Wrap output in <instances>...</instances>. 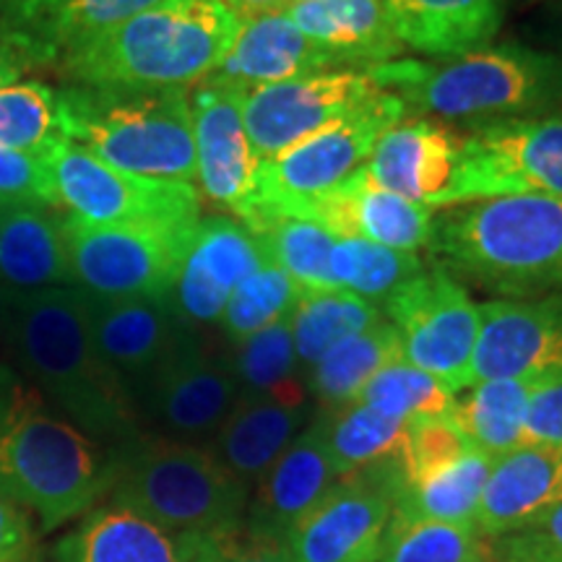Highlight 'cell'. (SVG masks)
I'll return each instance as SVG.
<instances>
[{
  "instance_id": "cell-1",
  "label": "cell",
  "mask_w": 562,
  "mask_h": 562,
  "mask_svg": "<svg viewBox=\"0 0 562 562\" xmlns=\"http://www.w3.org/2000/svg\"><path fill=\"white\" fill-rule=\"evenodd\" d=\"M117 448L83 435L11 362H0V495L55 531L83 518L117 480Z\"/></svg>"
},
{
  "instance_id": "cell-2",
  "label": "cell",
  "mask_w": 562,
  "mask_h": 562,
  "mask_svg": "<svg viewBox=\"0 0 562 562\" xmlns=\"http://www.w3.org/2000/svg\"><path fill=\"white\" fill-rule=\"evenodd\" d=\"M5 349L19 375L91 440L123 448L144 435L131 398L97 355L79 286L16 297Z\"/></svg>"
},
{
  "instance_id": "cell-3",
  "label": "cell",
  "mask_w": 562,
  "mask_h": 562,
  "mask_svg": "<svg viewBox=\"0 0 562 562\" xmlns=\"http://www.w3.org/2000/svg\"><path fill=\"white\" fill-rule=\"evenodd\" d=\"M237 30L222 0H167L81 42L55 74L83 87L188 89L220 68Z\"/></svg>"
},
{
  "instance_id": "cell-4",
  "label": "cell",
  "mask_w": 562,
  "mask_h": 562,
  "mask_svg": "<svg viewBox=\"0 0 562 562\" xmlns=\"http://www.w3.org/2000/svg\"><path fill=\"white\" fill-rule=\"evenodd\" d=\"M406 110L442 121L490 125L562 110V55L505 42L442 63L393 60L370 66Z\"/></svg>"
},
{
  "instance_id": "cell-5",
  "label": "cell",
  "mask_w": 562,
  "mask_h": 562,
  "mask_svg": "<svg viewBox=\"0 0 562 562\" xmlns=\"http://www.w3.org/2000/svg\"><path fill=\"white\" fill-rule=\"evenodd\" d=\"M442 269L501 297L562 292V199L501 195L461 203L435 220Z\"/></svg>"
},
{
  "instance_id": "cell-6",
  "label": "cell",
  "mask_w": 562,
  "mask_h": 562,
  "mask_svg": "<svg viewBox=\"0 0 562 562\" xmlns=\"http://www.w3.org/2000/svg\"><path fill=\"white\" fill-rule=\"evenodd\" d=\"M63 140L138 178L195 180L193 110L188 89L66 83L58 89Z\"/></svg>"
},
{
  "instance_id": "cell-7",
  "label": "cell",
  "mask_w": 562,
  "mask_h": 562,
  "mask_svg": "<svg viewBox=\"0 0 562 562\" xmlns=\"http://www.w3.org/2000/svg\"><path fill=\"white\" fill-rule=\"evenodd\" d=\"M110 503L136 513L170 537L235 529L245 521L250 487L209 446L138 435L117 448Z\"/></svg>"
},
{
  "instance_id": "cell-8",
  "label": "cell",
  "mask_w": 562,
  "mask_h": 562,
  "mask_svg": "<svg viewBox=\"0 0 562 562\" xmlns=\"http://www.w3.org/2000/svg\"><path fill=\"white\" fill-rule=\"evenodd\" d=\"M406 112L409 110L402 97L381 91L341 121L297 140L273 159L261 161L256 206L250 220L243 224H252L269 214H286L300 203L331 191L368 165L378 138L402 123Z\"/></svg>"
},
{
  "instance_id": "cell-9",
  "label": "cell",
  "mask_w": 562,
  "mask_h": 562,
  "mask_svg": "<svg viewBox=\"0 0 562 562\" xmlns=\"http://www.w3.org/2000/svg\"><path fill=\"white\" fill-rule=\"evenodd\" d=\"M50 167L60 209L83 224L154 227L201 220L195 186L115 170L70 140L53 146Z\"/></svg>"
},
{
  "instance_id": "cell-10",
  "label": "cell",
  "mask_w": 562,
  "mask_h": 562,
  "mask_svg": "<svg viewBox=\"0 0 562 562\" xmlns=\"http://www.w3.org/2000/svg\"><path fill=\"white\" fill-rule=\"evenodd\" d=\"M199 222L97 227L66 214L74 286L89 297H167Z\"/></svg>"
},
{
  "instance_id": "cell-11",
  "label": "cell",
  "mask_w": 562,
  "mask_h": 562,
  "mask_svg": "<svg viewBox=\"0 0 562 562\" xmlns=\"http://www.w3.org/2000/svg\"><path fill=\"white\" fill-rule=\"evenodd\" d=\"M562 199V110L490 125H474L463 149L448 206L501 199Z\"/></svg>"
},
{
  "instance_id": "cell-12",
  "label": "cell",
  "mask_w": 562,
  "mask_h": 562,
  "mask_svg": "<svg viewBox=\"0 0 562 562\" xmlns=\"http://www.w3.org/2000/svg\"><path fill=\"white\" fill-rule=\"evenodd\" d=\"M385 313L402 336L404 360L430 372L453 393L472 385L480 339V305L442 266L422 269L385 300Z\"/></svg>"
},
{
  "instance_id": "cell-13",
  "label": "cell",
  "mask_w": 562,
  "mask_h": 562,
  "mask_svg": "<svg viewBox=\"0 0 562 562\" xmlns=\"http://www.w3.org/2000/svg\"><path fill=\"white\" fill-rule=\"evenodd\" d=\"M404 487L398 459L339 476L286 533L294 562H375Z\"/></svg>"
},
{
  "instance_id": "cell-14",
  "label": "cell",
  "mask_w": 562,
  "mask_h": 562,
  "mask_svg": "<svg viewBox=\"0 0 562 562\" xmlns=\"http://www.w3.org/2000/svg\"><path fill=\"white\" fill-rule=\"evenodd\" d=\"M237 398L240 391L229 357L214 355L199 328L182 323L172 349L146 385L138 417H149L161 438L203 446L214 440Z\"/></svg>"
},
{
  "instance_id": "cell-15",
  "label": "cell",
  "mask_w": 562,
  "mask_h": 562,
  "mask_svg": "<svg viewBox=\"0 0 562 562\" xmlns=\"http://www.w3.org/2000/svg\"><path fill=\"white\" fill-rule=\"evenodd\" d=\"M372 68H334L302 79L245 89L243 121L258 159H273L378 97Z\"/></svg>"
},
{
  "instance_id": "cell-16",
  "label": "cell",
  "mask_w": 562,
  "mask_h": 562,
  "mask_svg": "<svg viewBox=\"0 0 562 562\" xmlns=\"http://www.w3.org/2000/svg\"><path fill=\"white\" fill-rule=\"evenodd\" d=\"M245 89L229 83L201 81L193 91V138H195V182L201 193L248 222L256 206L258 159L243 121Z\"/></svg>"
},
{
  "instance_id": "cell-17",
  "label": "cell",
  "mask_w": 562,
  "mask_h": 562,
  "mask_svg": "<svg viewBox=\"0 0 562 562\" xmlns=\"http://www.w3.org/2000/svg\"><path fill=\"white\" fill-rule=\"evenodd\" d=\"M472 385L492 378L562 381V292L480 305Z\"/></svg>"
},
{
  "instance_id": "cell-18",
  "label": "cell",
  "mask_w": 562,
  "mask_h": 562,
  "mask_svg": "<svg viewBox=\"0 0 562 562\" xmlns=\"http://www.w3.org/2000/svg\"><path fill=\"white\" fill-rule=\"evenodd\" d=\"M263 261L261 243L243 222L201 216L167 300L188 326L220 323L232 292L261 269Z\"/></svg>"
},
{
  "instance_id": "cell-19",
  "label": "cell",
  "mask_w": 562,
  "mask_h": 562,
  "mask_svg": "<svg viewBox=\"0 0 562 562\" xmlns=\"http://www.w3.org/2000/svg\"><path fill=\"white\" fill-rule=\"evenodd\" d=\"M89 331L97 355L138 414L146 385L172 349L182 323L167 297H89Z\"/></svg>"
},
{
  "instance_id": "cell-20",
  "label": "cell",
  "mask_w": 562,
  "mask_h": 562,
  "mask_svg": "<svg viewBox=\"0 0 562 562\" xmlns=\"http://www.w3.org/2000/svg\"><path fill=\"white\" fill-rule=\"evenodd\" d=\"M167 0H0V45L30 70H58L70 50Z\"/></svg>"
},
{
  "instance_id": "cell-21",
  "label": "cell",
  "mask_w": 562,
  "mask_h": 562,
  "mask_svg": "<svg viewBox=\"0 0 562 562\" xmlns=\"http://www.w3.org/2000/svg\"><path fill=\"white\" fill-rule=\"evenodd\" d=\"M281 216H297L336 237H362L393 250L417 252L432 243V209L385 191L360 167L355 175Z\"/></svg>"
},
{
  "instance_id": "cell-22",
  "label": "cell",
  "mask_w": 562,
  "mask_h": 562,
  "mask_svg": "<svg viewBox=\"0 0 562 562\" xmlns=\"http://www.w3.org/2000/svg\"><path fill=\"white\" fill-rule=\"evenodd\" d=\"M336 480L339 476L326 446V417L323 412H315L305 430L250 492L245 529L271 542H286V533L331 490Z\"/></svg>"
},
{
  "instance_id": "cell-23",
  "label": "cell",
  "mask_w": 562,
  "mask_h": 562,
  "mask_svg": "<svg viewBox=\"0 0 562 562\" xmlns=\"http://www.w3.org/2000/svg\"><path fill=\"white\" fill-rule=\"evenodd\" d=\"M463 136L438 121H402L378 138L364 170L385 191L419 206H448Z\"/></svg>"
},
{
  "instance_id": "cell-24",
  "label": "cell",
  "mask_w": 562,
  "mask_h": 562,
  "mask_svg": "<svg viewBox=\"0 0 562 562\" xmlns=\"http://www.w3.org/2000/svg\"><path fill=\"white\" fill-rule=\"evenodd\" d=\"M560 503L562 448L524 442L492 461L474 526L484 539L505 537L533 524Z\"/></svg>"
},
{
  "instance_id": "cell-25",
  "label": "cell",
  "mask_w": 562,
  "mask_h": 562,
  "mask_svg": "<svg viewBox=\"0 0 562 562\" xmlns=\"http://www.w3.org/2000/svg\"><path fill=\"white\" fill-rule=\"evenodd\" d=\"M341 68L331 53L307 40L284 13L240 21L235 42L206 81L256 89Z\"/></svg>"
},
{
  "instance_id": "cell-26",
  "label": "cell",
  "mask_w": 562,
  "mask_h": 562,
  "mask_svg": "<svg viewBox=\"0 0 562 562\" xmlns=\"http://www.w3.org/2000/svg\"><path fill=\"white\" fill-rule=\"evenodd\" d=\"M0 286L16 297L74 286L66 211L45 203L0 206Z\"/></svg>"
},
{
  "instance_id": "cell-27",
  "label": "cell",
  "mask_w": 562,
  "mask_h": 562,
  "mask_svg": "<svg viewBox=\"0 0 562 562\" xmlns=\"http://www.w3.org/2000/svg\"><path fill=\"white\" fill-rule=\"evenodd\" d=\"M385 13L404 50L448 60L490 47L505 0H385Z\"/></svg>"
},
{
  "instance_id": "cell-28",
  "label": "cell",
  "mask_w": 562,
  "mask_h": 562,
  "mask_svg": "<svg viewBox=\"0 0 562 562\" xmlns=\"http://www.w3.org/2000/svg\"><path fill=\"white\" fill-rule=\"evenodd\" d=\"M284 16L339 66H383L406 53L389 24L385 0H294Z\"/></svg>"
},
{
  "instance_id": "cell-29",
  "label": "cell",
  "mask_w": 562,
  "mask_h": 562,
  "mask_svg": "<svg viewBox=\"0 0 562 562\" xmlns=\"http://www.w3.org/2000/svg\"><path fill=\"white\" fill-rule=\"evenodd\" d=\"M315 409L284 398H237L209 451L252 490L277 463L290 442L305 430Z\"/></svg>"
},
{
  "instance_id": "cell-30",
  "label": "cell",
  "mask_w": 562,
  "mask_h": 562,
  "mask_svg": "<svg viewBox=\"0 0 562 562\" xmlns=\"http://www.w3.org/2000/svg\"><path fill=\"white\" fill-rule=\"evenodd\" d=\"M55 562H180L170 533L121 505H97L55 544Z\"/></svg>"
},
{
  "instance_id": "cell-31",
  "label": "cell",
  "mask_w": 562,
  "mask_h": 562,
  "mask_svg": "<svg viewBox=\"0 0 562 562\" xmlns=\"http://www.w3.org/2000/svg\"><path fill=\"white\" fill-rule=\"evenodd\" d=\"M404 360L402 336L391 321H378L375 326L349 336L336 344L305 372L307 393L321 404V409H339L355 404L372 375L385 364Z\"/></svg>"
},
{
  "instance_id": "cell-32",
  "label": "cell",
  "mask_w": 562,
  "mask_h": 562,
  "mask_svg": "<svg viewBox=\"0 0 562 562\" xmlns=\"http://www.w3.org/2000/svg\"><path fill=\"white\" fill-rule=\"evenodd\" d=\"M544 378H492L469 385L463 402L456 404L451 417L467 432L474 448L492 459L524 446L526 412Z\"/></svg>"
},
{
  "instance_id": "cell-33",
  "label": "cell",
  "mask_w": 562,
  "mask_h": 562,
  "mask_svg": "<svg viewBox=\"0 0 562 562\" xmlns=\"http://www.w3.org/2000/svg\"><path fill=\"white\" fill-rule=\"evenodd\" d=\"M240 398L307 402L305 372L300 370L290 318L271 323L248 339L232 344L229 355Z\"/></svg>"
},
{
  "instance_id": "cell-34",
  "label": "cell",
  "mask_w": 562,
  "mask_h": 562,
  "mask_svg": "<svg viewBox=\"0 0 562 562\" xmlns=\"http://www.w3.org/2000/svg\"><path fill=\"white\" fill-rule=\"evenodd\" d=\"M383 321L381 307L344 290L302 292L290 313V331L300 370L307 372L326 351Z\"/></svg>"
},
{
  "instance_id": "cell-35",
  "label": "cell",
  "mask_w": 562,
  "mask_h": 562,
  "mask_svg": "<svg viewBox=\"0 0 562 562\" xmlns=\"http://www.w3.org/2000/svg\"><path fill=\"white\" fill-rule=\"evenodd\" d=\"M321 412L326 417V446L336 476L355 474L402 456L406 419L389 417L360 402Z\"/></svg>"
},
{
  "instance_id": "cell-36",
  "label": "cell",
  "mask_w": 562,
  "mask_h": 562,
  "mask_svg": "<svg viewBox=\"0 0 562 562\" xmlns=\"http://www.w3.org/2000/svg\"><path fill=\"white\" fill-rule=\"evenodd\" d=\"M245 227L258 237L266 256L290 273L302 292L334 290L328 258H331L336 235L326 227L281 214L261 216Z\"/></svg>"
},
{
  "instance_id": "cell-37",
  "label": "cell",
  "mask_w": 562,
  "mask_h": 562,
  "mask_svg": "<svg viewBox=\"0 0 562 562\" xmlns=\"http://www.w3.org/2000/svg\"><path fill=\"white\" fill-rule=\"evenodd\" d=\"M422 269L425 266L417 252L393 250L362 237H336L328 258L334 290L351 292L372 305H385V300Z\"/></svg>"
},
{
  "instance_id": "cell-38",
  "label": "cell",
  "mask_w": 562,
  "mask_h": 562,
  "mask_svg": "<svg viewBox=\"0 0 562 562\" xmlns=\"http://www.w3.org/2000/svg\"><path fill=\"white\" fill-rule=\"evenodd\" d=\"M492 461H495L492 456L474 448L467 459H461L453 469L435 480L422 482L417 487H402L396 510L427 518V521L474 526Z\"/></svg>"
},
{
  "instance_id": "cell-39",
  "label": "cell",
  "mask_w": 562,
  "mask_h": 562,
  "mask_svg": "<svg viewBox=\"0 0 562 562\" xmlns=\"http://www.w3.org/2000/svg\"><path fill=\"white\" fill-rule=\"evenodd\" d=\"M375 562H487V539L476 526L427 521L393 510Z\"/></svg>"
},
{
  "instance_id": "cell-40",
  "label": "cell",
  "mask_w": 562,
  "mask_h": 562,
  "mask_svg": "<svg viewBox=\"0 0 562 562\" xmlns=\"http://www.w3.org/2000/svg\"><path fill=\"white\" fill-rule=\"evenodd\" d=\"M302 290L281 266L266 256V261L256 273L232 292L224 307L220 328L229 344H237L258 334L271 323L290 318L292 307L297 305Z\"/></svg>"
},
{
  "instance_id": "cell-41",
  "label": "cell",
  "mask_w": 562,
  "mask_h": 562,
  "mask_svg": "<svg viewBox=\"0 0 562 562\" xmlns=\"http://www.w3.org/2000/svg\"><path fill=\"white\" fill-rule=\"evenodd\" d=\"M357 402L389 414V417L409 422L417 417H448L456 412L459 398L430 372L398 360L372 375Z\"/></svg>"
},
{
  "instance_id": "cell-42",
  "label": "cell",
  "mask_w": 562,
  "mask_h": 562,
  "mask_svg": "<svg viewBox=\"0 0 562 562\" xmlns=\"http://www.w3.org/2000/svg\"><path fill=\"white\" fill-rule=\"evenodd\" d=\"M63 140L58 89L37 79H21L0 89V146L50 149Z\"/></svg>"
},
{
  "instance_id": "cell-43",
  "label": "cell",
  "mask_w": 562,
  "mask_h": 562,
  "mask_svg": "<svg viewBox=\"0 0 562 562\" xmlns=\"http://www.w3.org/2000/svg\"><path fill=\"white\" fill-rule=\"evenodd\" d=\"M474 451L472 440L451 414L448 417H417L406 422V440L398 456L404 487L430 482Z\"/></svg>"
},
{
  "instance_id": "cell-44",
  "label": "cell",
  "mask_w": 562,
  "mask_h": 562,
  "mask_svg": "<svg viewBox=\"0 0 562 562\" xmlns=\"http://www.w3.org/2000/svg\"><path fill=\"white\" fill-rule=\"evenodd\" d=\"M172 542L180 562H294L284 542L256 537L245 521L235 529L186 533Z\"/></svg>"
},
{
  "instance_id": "cell-45",
  "label": "cell",
  "mask_w": 562,
  "mask_h": 562,
  "mask_svg": "<svg viewBox=\"0 0 562 562\" xmlns=\"http://www.w3.org/2000/svg\"><path fill=\"white\" fill-rule=\"evenodd\" d=\"M50 149H3L0 146V206L5 203H45V206L60 209L58 193H55Z\"/></svg>"
},
{
  "instance_id": "cell-46",
  "label": "cell",
  "mask_w": 562,
  "mask_h": 562,
  "mask_svg": "<svg viewBox=\"0 0 562 562\" xmlns=\"http://www.w3.org/2000/svg\"><path fill=\"white\" fill-rule=\"evenodd\" d=\"M487 562H562V503L524 529L487 539Z\"/></svg>"
},
{
  "instance_id": "cell-47",
  "label": "cell",
  "mask_w": 562,
  "mask_h": 562,
  "mask_svg": "<svg viewBox=\"0 0 562 562\" xmlns=\"http://www.w3.org/2000/svg\"><path fill=\"white\" fill-rule=\"evenodd\" d=\"M526 442L562 448V381H550L533 393L526 412Z\"/></svg>"
},
{
  "instance_id": "cell-48",
  "label": "cell",
  "mask_w": 562,
  "mask_h": 562,
  "mask_svg": "<svg viewBox=\"0 0 562 562\" xmlns=\"http://www.w3.org/2000/svg\"><path fill=\"white\" fill-rule=\"evenodd\" d=\"M32 552L34 531L30 516L0 495V562L32 560Z\"/></svg>"
},
{
  "instance_id": "cell-49",
  "label": "cell",
  "mask_w": 562,
  "mask_h": 562,
  "mask_svg": "<svg viewBox=\"0 0 562 562\" xmlns=\"http://www.w3.org/2000/svg\"><path fill=\"white\" fill-rule=\"evenodd\" d=\"M227 9L235 13L237 19H256L266 16V13H284L294 0H222Z\"/></svg>"
},
{
  "instance_id": "cell-50",
  "label": "cell",
  "mask_w": 562,
  "mask_h": 562,
  "mask_svg": "<svg viewBox=\"0 0 562 562\" xmlns=\"http://www.w3.org/2000/svg\"><path fill=\"white\" fill-rule=\"evenodd\" d=\"M24 74H30L26 63L21 60L19 55H13L9 47L0 45V89L9 87L13 81H21L24 79Z\"/></svg>"
},
{
  "instance_id": "cell-51",
  "label": "cell",
  "mask_w": 562,
  "mask_h": 562,
  "mask_svg": "<svg viewBox=\"0 0 562 562\" xmlns=\"http://www.w3.org/2000/svg\"><path fill=\"white\" fill-rule=\"evenodd\" d=\"M539 40L550 42V45L562 50V0H554L550 9L544 11V26L539 32Z\"/></svg>"
},
{
  "instance_id": "cell-52",
  "label": "cell",
  "mask_w": 562,
  "mask_h": 562,
  "mask_svg": "<svg viewBox=\"0 0 562 562\" xmlns=\"http://www.w3.org/2000/svg\"><path fill=\"white\" fill-rule=\"evenodd\" d=\"M13 302H16V294L5 290V286H0V347H5V336H9Z\"/></svg>"
},
{
  "instance_id": "cell-53",
  "label": "cell",
  "mask_w": 562,
  "mask_h": 562,
  "mask_svg": "<svg viewBox=\"0 0 562 562\" xmlns=\"http://www.w3.org/2000/svg\"><path fill=\"white\" fill-rule=\"evenodd\" d=\"M24 562H34V560H24Z\"/></svg>"
}]
</instances>
